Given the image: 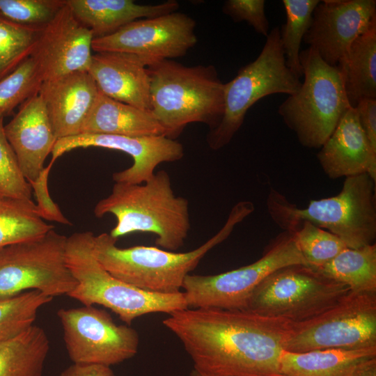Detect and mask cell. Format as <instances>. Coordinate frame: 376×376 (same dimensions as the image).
Returning <instances> with one entry per match:
<instances>
[{"label": "cell", "instance_id": "13", "mask_svg": "<svg viewBox=\"0 0 376 376\" xmlns=\"http://www.w3.org/2000/svg\"><path fill=\"white\" fill-rule=\"evenodd\" d=\"M57 315L73 363L111 366L132 358L138 352L137 331L130 325L117 324L103 309L83 305L61 308Z\"/></svg>", "mask_w": 376, "mask_h": 376}, {"label": "cell", "instance_id": "10", "mask_svg": "<svg viewBox=\"0 0 376 376\" xmlns=\"http://www.w3.org/2000/svg\"><path fill=\"white\" fill-rule=\"evenodd\" d=\"M294 265L308 266L293 235L285 231L251 264L215 275L188 274L182 288L187 308L246 310L261 281L280 268Z\"/></svg>", "mask_w": 376, "mask_h": 376}, {"label": "cell", "instance_id": "21", "mask_svg": "<svg viewBox=\"0 0 376 376\" xmlns=\"http://www.w3.org/2000/svg\"><path fill=\"white\" fill-rule=\"evenodd\" d=\"M317 157L331 179L367 173L376 182V152L369 144L355 108L351 107L343 116Z\"/></svg>", "mask_w": 376, "mask_h": 376}, {"label": "cell", "instance_id": "20", "mask_svg": "<svg viewBox=\"0 0 376 376\" xmlns=\"http://www.w3.org/2000/svg\"><path fill=\"white\" fill-rule=\"evenodd\" d=\"M99 91L104 95L150 111V76L146 63L124 52L93 54L88 70Z\"/></svg>", "mask_w": 376, "mask_h": 376}, {"label": "cell", "instance_id": "34", "mask_svg": "<svg viewBox=\"0 0 376 376\" xmlns=\"http://www.w3.org/2000/svg\"><path fill=\"white\" fill-rule=\"evenodd\" d=\"M65 0H0V17L19 25L43 29Z\"/></svg>", "mask_w": 376, "mask_h": 376}, {"label": "cell", "instance_id": "29", "mask_svg": "<svg viewBox=\"0 0 376 376\" xmlns=\"http://www.w3.org/2000/svg\"><path fill=\"white\" fill-rule=\"evenodd\" d=\"M320 0H283L285 23L280 29L286 65L298 77L303 76L299 61L301 41L308 30L313 10Z\"/></svg>", "mask_w": 376, "mask_h": 376}, {"label": "cell", "instance_id": "31", "mask_svg": "<svg viewBox=\"0 0 376 376\" xmlns=\"http://www.w3.org/2000/svg\"><path fill=\"white\" fill-rule=\"evenodd\" d=\"M43 81L38 63L31 56L0 80V117L9 115L38 93Z\"/></svg>", "mask_w": 376, "mask_h": 376}, {"label": "cell", "instance_id": "26", "mask_svg": "<svg viewBox=\"0 0 376 376\" xmlns=\"http://www.w3.org/2000/svg\"><path fill=\"white\" fill-rule=\"evenodd\" d=\"M49 349L45 331L34 324L0 340V376H42Z\"/></svg>", "mask_w": 376, "mask_h": 376}, {"label": "cell", "instance_id": "1", "mask_svg": "<svg viewBox=\"0 0 376 376\" xmlns=\"http://www.w3.org/2000/svg\"><path fill=\"white\" fill-rule=\"evenodd\" d=\"M290 322L247 310L186 308L164 325L209 376H281L280 357Z\"/></svg>", "mask_w": 376, "mask_h": 376}, {"label": "cell", "instance_id": "24", "mask_svg": "<svg viewBox=\"0 0 376 376\" xmlns=\"http://www.w3.org/2000/svg\"><path fill=\"white\" fill-rule=\"evenodd\" d=\"M376 357V346L360 349H326L306 352L283 350L281 376H350L361 362Z\"/></svg>", "mask_w": 376, "mask_h": 376}, {"label": "cell", "instance_id": "40", "mask_svg": "<svg viewBox=\"0 0 376 376\" xmlns=\"http://www.w3.org/2000/svg\"><path fill=\"white\" fill-rule=\"evenodd\" d=\"M350 376H376V357L359 363Z\"/></svg>", "mask_w": 376, "mask_h": 376}, {"label": "cell", "instance_id": "35", "mask_svg": "<svg viewBox=\"0 0 376 376\" xmlns=\"http://www.w3.org/2000/svg\"><path fill=\"white\" fill-rule=\"evenodd\" d=\"M0 117V193L2 196L32 200V189L24 176Z\"/></svg>", "mask_w": 376, "mask_h": 376}, {"label": "cell", "instance_id": "4", "mask_svg": "<svg viewBox=\"0 0 376 376\" xmlns=\"http://www.w3.org/2000/svg\"><path fill=\"white\" fill-rule=\"evenodd\" d=\"M150 76V110L175 139L191 123L210 130L220 123L224 111V84L212 65L187 67L164 59L147 67Z\"/></svg>", "mask_w": 376, "mask_h": 376}, {"label": "cell", "instance_id": "33", "mask_svg": "<svg viewBox=\"0 0 376 376\" xmlns=\"http://www.w3.org/2000/svg\"><path fill=\"white\" fill-rule=\"evenodd\" d=\"M308 266L318 269L347 248L336 235L304 221L291 233Z\"/></svg>", "mask_w": 376, "mask_h": 376}, {"label": "cell", "instance_id": "22", "mask_svg": "<svg viewBox=\"0 0 376 376\" xmlns=\"http://www.w3.org/2000/svg\"><path fill=\"white\" fill-rule=\"evenodd\" d=\"M75 18L88 29L94 38L109 36L140 19L155 17L179 8L176 1L141 5L132 0H65Z\"/></svg>", "mask_w": 376, "mask_h": 376}, {"label": "cell", "instance_id": "39", "mask_svg": "<svg viewBox=\"0 0 376 376\" xmlns=\"http://www.w3.org/2000/svg\"><path fill=\"white\" fill-rule=\"evenodd\" d=\"M60 376H116L110 366L99 364L72 363Z\"/></svg>", "mask_w": 376, "mask_h": 376}, {"label": "cell", "instance_id": "14", "mask_svg": "<svg viewBox=\"0 0 376 376\" xmlns=\"http://www.w3.org/2000/svg\"><path fill=\"white\" fill-rule=\"evenodd\" d=\"M195 27L193 18L178 12L140 19L109 36L94 38L92 50L134 54L148 67L185 56L197 42Z\"/></svg>", "mask_w": 376, "mask_h": 376}, {"label": "cell", "instance_id": "7", "mask_svg": "<svg viewBox=\"0 0 376 376\" xmlns=\"http://www.w3.org/2000/svg\"><path fill=\"white\" fill-rule=\"evenodd\" d=\"M299 61L304 81L278 112L303 146L320 148L351 106L337 65L325 63L311 47L300 52Z\"/></svg>", "mask_w": 376, "mask_h": 376}, {"label": "cell", "instance_id": "19", "mask_svg": "<svg viewBox=\"0 0 376 376\" xmlns=\"http://www.w3.org/2000/svg\"><path fill=\"white\" fill-rule=\"evenodd\" d=\"M100 91L87 71L42 81V98L57 140L81 133Z\"/></svg>", "mask_w": 376, "mask_h": 376}, {"label": "cell", "instance_id": "12", "mask_svg": "<svg viewBox=\"0 0 376 376\" xmlns=\"http://www.w3.org/2000/svg\"><path fill=\"white\" fill-rule=\"evenodd\" d=\"M376 346V293L349 292L318 315L291 323L283 350L306 352Z\"/></svg>", "mask_w": 376, "mask_h": 376}, {"label": "cell", "instance_id": "3", "mask_svg": "<svg viewBox=\"0 0 376 376\" xmlns=\"http://www.w3.org/2000/svg\"><path fill=\"white\" fill-rule=\"evenodd\" d=\"M189 206L187 198L175 194L169 173L161 170L141 184L115 182L111 194L95 205L94 214L116 217L109 235L117 240L134 233H152L157 245L175 251L191 228Z\"/></svg>", "mask_w": 376, "mask_h": 376}, {"label": "cell", "instance_id": "28", "mask_svg": "<svg viewBox=\"0 0 376 376\" xmlns=\"http://www.w3.org/2000/svg\"><path fill=\"white\" fill-rule=\"evenodd\" d=\"M54 229L32 200L0 196V248L39 238Z\"/></svg>", "mask_w": 376, "mask_h": 376}, {"label": "cell", "instance_id": "41", "mask_svg": "<svg viewBox=\"0 0 376 376\" xmlns=\"http://www.w3.org/2000/svg\"><path fill=\"white\" fill-rule=\"evenodd\" d=\"M189 376H209V375L202 373L200 371L194 368L189 373Z\"/></svg>", "mask_w": 376, "mask_h": 376}, {"label": "cell", "instance_id": "16", "mask_svg": "<svg viewBox=\"0 0 376 376\" xmlns=\"http://www.w3.org/2000/svg\"><path fill=\"white\" fill-rule=\"evenodd\" d=\"M375 18V0L320 1L303 41L325 63L336 66Z\"/></svg>", "mask_w": 376, "mask_h": 376}, {"label": "cell", "instance_id": "8", "mask_svg": "<svg viewBox=\"0 0 376 376\" xmlns=\"http://www.w3.org/2000/svg\"><path fill=\"white\" fill-rule=\"evenodd\" d=\"M301 84L300 78L286 65L280 29L276 26L266 37L258 57L224 84V115L219 125L207 136L210 148L219 150L228 144L241 127L247 111L257 101L275 93L293 95Z\"/></svg>", "mask_w": 376, "mask_h": 376}, {"label": "cell", "instance_id": "37", "mask_svg": "<svg viewBox=\"0 0 376 376\" xmlns=\"http://www.w3.org/2000/svg\"><path fill=\"white\" fill-rule=\"evenodd\" d=\"M53 164L50 162L47 166L42 169L38 176L29 183L36 198V205L41 218L44 220L70 225V221L63 215L58 205L53 201L49 195L48 178Z\"/></svg>", "mask_w": 376, "mask_h": 376}, {"label": "cell", "instance_id": "25", "mask_svg": "<svg viewBox=\"0 0 376 376\" xmlns=\"http://www.w3.org/2000/svg\"><path fill=\"white\" fill-rule=\"evenodd\" d=\"M337 66L351 107L361 100L376 99V18L352 42Z\"/></svg>", "mask_w": 376, "mask_h": 376}, {"label": "cell", "instance_id": "18", "mask_svg": "<svg viewBox=\"0 0 376 376\" xmlns=\"http://www.w3.org/2000/svg\"><path fill=\"white\" fill-rule=\"evenodd\" d=\"M4 131L26 180H34L44 168L57 141L44 102L38 93L19 107Z\"/></svg>", "mask_w": 376, "mask_h": 376}, {"label": "cell", "instance_id": "9", "mask_svg": "<svg viewBox=\"0 0 376 376\" xmlns=\"http://www.w3.org/2000/svg\"><path fill=\"white\" fill-rule=\"evenodd\" d=\"M350 292L313 268L294 265L266 276L251 293L246 310L298 323L335 305Z\"/></svg>", "mask_w": 376, "mask_h": 376}, {"label": "cell", "instance_id": "36", "mask_svg": "<svg viewBox=\"0 0 376 376\" xmlns=\"http://www.w3.org/2000/svg\"><path fill=\"white\" fill-rule=\"evenodd\" d=\"M264 0H227L222 11L234 22H246L256 32L267 37L269 24L265 13Z\"/></svg>", "mask_w": 376, "mask_h": 376}, {"label": "cell", "instance_id": "32", "mask_svg": "<svg viewBox=\"0 0 376 376\" xmlns=\"http://www.w3.org/2000/svg\"><path fill=\"white\" fill-rule=\"evenodd\" d=\"M42 30L0 17V80L32 55Z\"/></svg>", "mask_w": 376, "mask_h": 376}, {"label": "cell", "instance_id": "38", "mask_svg": "<svg viewBox=\"0 0 376 376\" xmlns=\"http://www.w3.org/2000/svg\"><path fill=\"white\" fill-rule=\"evenodd\" d=\"M359 123L372 150L376 152V99H363L357 104Z\"/></svg>", "mask_w": 376, "mask_h": 376}, {"label": "cell", "instance_id": "5", "mask_svg": "<svg viewBox=\"0 0 376 376\" xmlns=\"http://www.w3.org/2000/svg\"><path fill=\"white\" fill-rule=\"evenodd\" d=\"M375 187L367 173L348 176L337 195L311 200L305 208L272 188L267 211L285 231L292 233L307 221L338 236L347 248L358 249L373 244L376 237Z\"/></svg>", "mask_w": 376, "mask_h": 376}, {"label": "cell", "instance_id": "11", "mask_svg": "<svg viewBox=\"0 0 376 376\" xmlns=\"http://www.w3.org/2000/svg\"><path fill=\"white\" fill-rule=\"evenodd\" d=\"M66 241L54 229L0 248V299L33 290L52 298L68 296L77 281L66 264Z\"/></svg>", "mask_w": 376, "mask_h": 376}, {"label": "cell", "instance_id": "6", "mask_svg": "<svg viewBox=\"0 0 376 376\" xmlns=\"http://www.w3.org/2000/svg\"><path fill=\"white\" fill-rule=\"evenodd\" d=\"M94 237L91 231L75 233L67 237L66 264L77 281L68 297L84 306L100 305L107 308L127 325L148 313L170 314L188 308L182 292H148L111 275L95 256Z\"/></svg>", "mask_w": 376, "mask_h": 376}, {"label": "cell", "instance_id": "30", "mask_svg": "<svg viewBox=\"0 0 376 376\" xmlns=\"http://www.w3.org/2000/svg\"><path fill=\"white\" fill-rule=\"evenodd\" d=\"M52 299L36 290L0 299V340L16 336L33 325L38 311Z\"/></svg>", "mask_w": 376, "mask_h": 376}, {"label": "cell", "instance_id": "15", "mask_svg": "<svg viewBox=\"0 0 376 376\" xmlns=\"http://www.w3.org/2000/svg\"><path fill=\"white\" fill-rule=\"evenodd\" d=\"M97 147L116 150L129 155L133 164L129 168L113 174L115 182L141 184L150 180L157 166L163 162L181 159L183 146L165 136L133 137L122 135L81 133L62 138L56 142L51 162L77 148Z\"/></svg>", "mask_w": 376, "mask_h": 376}, {"label": "cell", "instance_id": "2", "mask_svg": "<svg viewBox=\"0 0 376 376\" xmlns=\"http://www.w3.org/2000/svg\"><path fill=\"white\" fill-rule=\"evenodd\" d=\"M254 206L242 201L231 209L222 228L198 248L177 253L155 246L120 248L109 233L95 235L94 252L103 267L122 281L141 290L162 294L180 291L186 276L214 247L226 240L239 223L251 214Z\"/></svg>", "mask_w": 376, "mask_h": 376}, {"label": "cell", "instance_id": "17", "mask_svg": "<svg viewBox=\"0 0 376 376\" xmlns=\"http://www.w3.org/2000/svg\"><path fill=\"white\" fill-rule=\"evenodd\" d=\"M91 31L73 15L68 5L42 31L31 56L43 81L88 70L92 61Z\"/></svg>", "mask_w": 376, "mask_h": 376}, {"label": "cell", "instance_id": "27", "mask_svg": "<svg viewBox=\"0 0 376 376\" xmlns=\"http://www.w3.org/2000/svg\"><path fill=\"white\" fill-rule=\"evenodd\" d=\"M315 270L346 285L352 292L376 293V244L346 248Z\"/></svg>", "mask_w": 376, "mask_h": 376}, {"label": "cell", "instance_id": "42", "mask_svg": "<svg viewBox=\"0 0 376 376\" xmlns=\"http://www.w3.org/2000/svg\"><path fill=\"white\" fill-rule=\"evenodd\" d=\"M2 196V195H1V193H0V196Z\"/></svg>", "mask_w": 376, "mask_h": 376}, {"label": "cell", "instance_id": "23", "mask_svg": "<svg viewBox=\"0 0 376 376\" xmlns=\"http://www.w3.org/2000/svg\"><path fill=\"white\" fill-rule=\"evenodd\" d=\"M81 133L166 136L165 130L151 112L113 100L100 92L83 125Z\"/></svg>", "mask_w": 376, "mask_h": 376}]
</instances>
